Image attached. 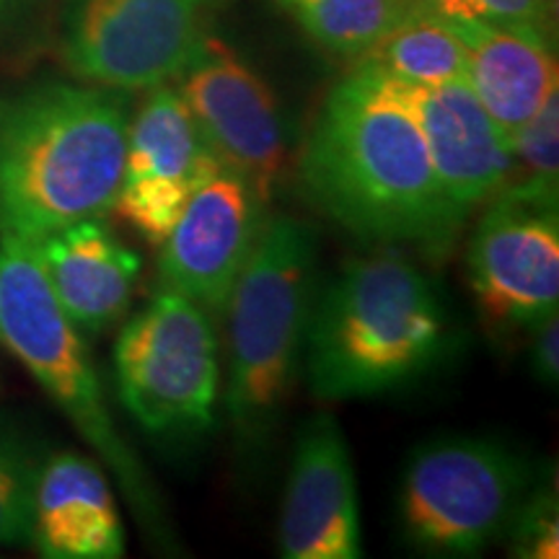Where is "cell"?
I'll use <instances>...</instances> for the list:
<instances>
[{
  "label": "cell",
  "mask_w": 559,
  "mask_h": 559,
  "mask_svg": "<svg viewBox=\"0 0 559 559\" xmlns=\"http://www.w3.org/2000/svg\"><path fill=\"white\" fill-rule=\"evenodd\" d=\"M298 185L319 213L370 247L443 260L466 223L445 198L415 120L360 68L313 117Z\"/></svg>",
  "instance_id": "6da1fadb"
},
{
  "label": "cell",
  "mask_w": 559,
  "mask_h": 559,
  "mask_svg": "<svg viewBox=\"0 0 559 559\" xmlns=\"http://www.w3.org/2000/svg\"><path fill=\"white\" fill-rule=\"evenodd\" d=\"M128 128L124 91L41 81L0 94V236L39 243L111 213Z\"/></svg>",
  "instance_id": "7a4b0ae2"
},
{
  "label": "cell",
  "mask_w": 559,
  "mask_h": 559,
  "mask_svg": "<svg viewBox=\"0 0 559 559\" xmlns=\"http://www.w3.org/2000/svg\"><path fill=\"white\" fill-rule=\"evenodd\" d=\"M453 345L432 277L402 247L353 257L313 296L306 379L319 402L368 400L428 376Z\"/></svg>",
  "instance_id": "3957f363"
},
{
  "label": "cell",
  "mask_w": 559,
  "mask_h": 559,
  "mask_svg": "<svg viewBox=\"0 0 559 559\" xmlns=\"http://www.w3.org/2000/svg\"><path fill=\"white\" fill-rule=\"evenodd\" d=\"M317 230L296 215H267L230 293L226 415L236 449L262 459L296 391L317 296Z\"/></svg>",
  "instance_id": "277c9868"
},
{
  "label": "cell",
  "mask_w": 559,
  "mask_h": 559,
  "mask_svg": "<svg viewBox=\"0 0 559 559\" xmlns=\"http://www.w3.org/2000/svg\"><path fill=\"white\" fill-rule=\"evenodd\" d=\"M0 345L26 368L99 456L153 544L177 547L156 481L117 430L86 337L55 300L34 243L9 236H0Z\"/></svg>",
  "instance_id": "5b68a950"
},
{
  "label": "cell",
  "mask_w": 559,
  "mask_h": 559,
  "mask_svg": "<svg viewBox=\"0 0 559 559\" xmlns=\"http://www.w3.org/2000/svg\"><path fill=\"white\" fill-rule=\"evenodd\" d=\"M534 485L531 461L502 440H428L409 453L402 472V534L423 555L477 557L506 539Z\"/></svg>",
  "instance_id": "8992f818"
},
{
  "label": "cell",
  "mask_w": 559,
  "mask_h": 559,
  "mask_svg": "<svg viewBox=\"0 0 559 559\" xmlns=\"http://www.w3.org/2000/svg\"><path fill=\"white\" fill-rule=\"evenodd\" d=\"M122 407L151 438H198L215 428L221 358L213 317L160 288L115 342Z\"/></svg>",
  "instance_id": "52a82bcc"
},
{
  "label": "cell",
  "mask_w": 559,
  "mask_h": 559,
  "mask_svg": "<svg viewBox=\"0 0 559 559\" xmlns=\"http://www.w3.org/2000/svg\"><path fill=\"white\" fill-rule=\"evenodd\" d=\"M218 0H70L60 55L75 79L115 91L171 83Z\"/></svg>",
  "instance_id": "ba28073f"
},
{
  "label": "cell",
  "mask_w": 559,
  "mask_h": 559,
  "mask_svg": "<svg viewBox=\"0 0 559 559\" xmlns=\"http://www.w3.org/2000/svg\"><path fill=\"white\" fill-rule=\"evenodd\" d=\"M174 81L223 169L239 174L270 205L288 160V130L275 91L213 34L200 39Z\"/></svg>",
  "instance_id": "9c48e42d"
},
{
  "label": "cell",
  "mask_w": 559,
  "mask_h": 559,
  "mask_svg": "<svg viewBox=\"0 0 559 559\" xmlns=\"http://www.w3.org/2000/svg\"><path fill=\"white\" fill-rule=\"evenodd\" d=\"M466 251L469 288L492 326H528L559 306V213L498 192Z\"/></svg>",
  "instance_id": "30bf717a"
},
{
  "label": "cell",
  "mask_w": 559,
  "mask_h": 559,
  "mask_svg": "<svg viewBox=\"0 0 559 559\" xmlns=\"http://www.w3.org/2000/svg\"><path fill=\"white\" fill-rule=\"evenodd\" d=\"M267 207L249 181L228 169L202 185L160 243V288L177 290L221 319L260 239Z\"/></svg>",
  "instance_id": "8fae6325"
},
{
  "label": "cell",
  "mask_w": 559,
  "mask_h": 559,
  "mask_svg": "<svg viewBox=\"0 0 559 559\" xmlns=\"http://www.w3.org/2000/svg\"><path fill=\"white\" fill-rule=\"evenodd\" d=\"M277 539L285 559H360L366 551L353 456L332 412L298 428Z\"/></svg>",
  "instance_id": "7c38bea8"
},
{
  "label": "cell",
  "mask_w": 559,
  "mask_h": 559,
  "mask_svg": "<svg viewBox=\"0 0 559 559\" xmlns=\"http://www.w3.org/2000/svg\"><path fill=\"white\" fill-rule=\"evenodd\" d=\"M370 75H376L381 88L415 120L440 187L461 218H469L506 187L510 174L508 140L489 120L469 83L423 86L381 73Z\"/></svg>",
  "instance_id": "4fadbf2b"
},
{
  "label": "cell",
  "mask_w": 559,
  "mask_h": 559,
  "mask_svg": "<svg viewBox=\"0 0 559 559\" xmlns=\"http://www.w3.org/2000/svg\"><path fill=\"white\" fill-rule=\"evenodd\" d=\"M55 300L83 337H102L128 317L140 277L138 251L104 218H86L34 243Z\"/></svg>",
  "instance_id": "5bb4252c"
},
{
  "label": "cell",
  "mask_w": 559,
  "mask_h": 559,
  "mask_svg": "<svg viewBox=\"0 0 559 559\" xmlns=\"http://www.w3.org/2000/svg\"><path fill=\"white\" fill-rule=\"evenodd\" d=\"M466 52V83L510 140L559 88L555 37L487 19L445 21Z\"/></svg>",
  "instance_id": "9a60e30c"
},
{
  "label": "cell",
  "mask_w": 559,
  "mask_h": 559,
  "mask_svg": "<svg viewBox=\"0 0 559 559\" xmlns=\"http://www.w3.org/2000/svg\"><path fill=\"white\" fill-rule=\"evenodd\" d=\"M29 544L47 559L124 557V526L99 461L79 451L47 453Z\"/></svg>",
  "instance_id": "2e32d148"
},
{
  "label": "cell",
  "mask_w": 559,
  "mask_h": 559,
  "mask_svg": "<svg viewBox=\"0 0 559 559\" xmlns=\"http://www.w3.org/2000/svg\"><path fill=\"white\" fill-rule=\"evenodd\" d=\"M221 171V158L202 138L179 88L171 83L148 88V96L128 128L124 177L153 174L190 181L194 190H200Z\"/></svg>",
  "instance_id": "e0dca14e"
},
{
  "label": "cell",
  "mask_w": 559,
  "mask_h": 559,
  "mask_svg": "<svg viewBox=\"0 0 559 559\" xmlns=\"http://www.w3.org/2000/svg\"><path fill=\"white\" fill-rule=\"evenodd\" d=\"M355 68L396 81L438 86L466 81V52L443 19L404 13L360 58H355Z\"/></svg>",
  "instance_id": "ac0fdd59"
},
{
  "label": "cell",
  "mask_w": 559,
  "mask_h": 559,
  "mask_svg": "<svg viewBox=\"0 0 559 559\" xmlns=\"http://www.w3.org/2000/svg\"><path fill=\"white\" fill-rule=\"evenodd\" d=\"M319 47L342 58H360L402 19L400 0H275Z\"/></svg>",
  "instance_id": "d6986e66"
},
{
  "label": "cell",
  "mask_w": 559,
  "mask_h": 559,
  "mask_svg": "<svg viewBox=\"0 0 559 559\" xmlns=\"http://www.w3.org/2000/svg\"><path fill=\"white\" fill-rule=\"evenodd\" d=\"M47 451L21 419L0 412V544L32 542L34 498Z\"/></svg>",
  "instance_id": "ffe728a7"
},
{
  "label": "cell",
  "mask_w": 559,
  "mask_h": 559,
  "mask_svg": "<svg viewBox=\"0 0 559 559\" xmlns=\"http://www.w3.org/2000/svg\"><path fill=\"white\" fill-rule=\"evenodd\" d=\"M510 174L500 192L559 207V88L508 140Z\"/></svg>",
  "instance_id": "44dd1931"
},
{
  "label": "cell",
  "mask_w": 559,
  "mask_h": 559,
  "mask_svg": "<svg viewBox=\"0 0 559 559\" xmlns=\"http://www.w3.org/2000/svg\"><path fill=\"white\" fill-rule=\"evenodd\" d=\"M194 192L198 190L190 181L171 177H122L111 213L130 223L151 247H160L171 236Z\"/></svg>",
  "instance_id": "7402d4cb"
},
{
  "label": "cell",
  "mask_w": 559,
  "mask_h": 559,
  "mask_svg": "<svg viewBox=\"0 0 559 559\" xmlns=\"http://www.w3.org/2000/svg\"><path fill=\"white\" fill-rule=\"evenodd\" d=\"M510 555L521 559L559 557V502L555 485H534L508 528Z\"/></svg>",
  "instance_id": "603a6c76"
},
{
  "label": "cell",
  "mask_w": 559,
  "mask_h": 559,
  "mask_svg": "<svg viewBox=\"0 0 559 559\" xmlns=\"http://www.w3.org/2000/svg\"><path fill=\"white\" fill-rule=\"evenodd\" d=\"M479 19L555 37L557 0H477Z\"/></svg>",
  "instance_id": "cb8c5ba5"
},
{
  "label": "cell",
  "mask_w": 559,
  "mask_h": 559,
  "mask_svg": "<svg viewBox=\"0 0 559 559\" xmlns=\"http://www.w3.org/2000/svg\"><path fill=\"white\" fill-rule=\"evenodd\" d=\"M528 368L531 376L547 389H557L559 383V317L557 311L534 321L528 326Z\"/></svg>",
  "instance_id": "d4e9b609"
},
{
  "label": "cell",
  "mask_w": 559,
  "mask_h": 559,
  "mask_svg": "<svg viewBox=\"0 0 559 559\" xmlns=\"http://www.w3.org/2000/svg\"><path fill=\"white\" fill-rule=\"evenodd\" d=\"M407 13H428L443 21L479 19L477 0H400Z\"/></svg>",
  "instance_id": "484cf974"
},
{
  "label": "cell",
  "mask_w": 559,
  "mask_h": 559,
  "mask_svg": "<svg viewBox=\"0 0 559 559\" xmlns=\"http://www.w3.org/2000/svg\"><path fill=\"white\" fill-rule=\"evenodd\" d=\"M5 9V0H0V11H3Z\"/></svg>",
  "instance_id": "4316f807"
}]
</instances>
